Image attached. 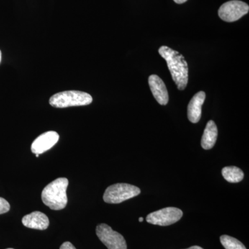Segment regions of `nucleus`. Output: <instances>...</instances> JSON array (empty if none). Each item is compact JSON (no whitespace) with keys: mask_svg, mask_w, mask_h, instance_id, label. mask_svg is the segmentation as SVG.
<instances>
[{"mask_svg":"<svg viewBox=\"0 0 249 249\" xmlns=\"http://www.w3.org/2000/svg\"><path fill=\"white\" fill-rule=\"evenodd\" d=\"M159 53L168 64L172 78L178 89H186L188 82V67L184 57L166 46L160 47Z\"/></svg>","mask_w":249,"mask_h":249,"instance_id":"f257e3e1","label":"nucleus"},{"mask_svg":"<svg viewBox=\"0 0 249 249\" xmlns=\"http://www.w3.org/2000/svg\"><path fill=\"white\" fill-rule=\"evenodd\" d=\"M69 181L60 178L49 183L42 192V200L46 206L53 211L65 209L67 204V189Z\"/></svg>","mask_w":249,"mask_h":249,"instance_id":"f03ea898","label":"nucleus"},{"mask_svg":"<svg viewBox=\"0 0 249 249\" xmlns=\"http://www.w3.org/2000/svg\"><path fill=\"white\" fill-rule=\"evenodd\" d=\"M91 95L80 91H65L54 94L49 100V104L56 108L88 106L92 103Z\"/></svg>","mask_w":249,"mask_h":249,"instance_id":"7ed1b4c3","label":"nucleus"},{"mask_svg":"<svg viewBox=\"0 0 249 249\" xmlns=\"http://www.w3.org/2000/svg\"><path fill=\"white\" fill-rule=\"evenodd\" d=\"M140 188L128 183H116L108 187L105 191L103 200L108 204H120L126 200L138 196Z\"/></svg>","mask_w":249,"mask_h":249,"instance_id":"20e7f679","label":"nucleus"},{"mask_svg":"<svg viewBox=\"0 0 249 249\" xmlns=\"http://www.w3.org/2000/svg\"><path fill=\"white\" fill-rule=\"evenodd\" d=\"M249 6L240 0H231L224 3L218 11V15L222 20L227 22H235L248 14Z\"/></svg>","mask_w":249,"mask_h":249,"instance_id":"39448f33","label":"nucleus"},{"mask_svg":"<svg viewBox=\"0 0 249 249\" xmlns=\"http://www.w3.org/2000/svg\"><path fill=\"white\" fill-rule=\"evenodd\" d=\"M99 240L108 249H127V243L124 236L114 231L107 224H101L96 229Z\"/></svg>","mask_w":249,"mask_h":249,"instance_id":"423d86ee","label":"nucleus"},{"mask_svg":"<svg viewBox=\"0 0 249 249\" xmlns=\"http://www.w3.org/2000/svg\"><path fill=\"white\" fill-rule=\"evenodd\" d=\"M182 216L181 210L175 207H167L149 214L146 221L154 225L166 227L178 222Z\"/></svg>","mask_w":249,"mask_h":249,"instance_id":"0eeeda50","label":"nucleus"},{"mask_svg":"<svg viewBox=\"0 0 249 249\" xmlns=\"http://www.w3.org/2000/svg\"><path fill=\"white\" fill-rule=\"evenodd\" d=\"M59 137V134L54 131H49L41 134L33 142L31 151L35 155L44 153L57 143Z\"/></svg>","mask_w":249,"mask_h":249,"instance_id":"6e6552de","label":"nucleus"},{"mask_svg":"<svg viewBox=\"0 0 249 249\" xmlns=\"http://www.w3.org/2000/svg\"><path fill=\"white\" fill-rule=\"evenodd\" d=\"M148 83L156 101L161 106L168 104L169 101L168 90L161 78L157 75H151L149 77Z\"/></svg>","mask_w":249,"mask_h":249,"instance_id":"1a4fd4ad","label":"nucleus"},{"mask_svg":"<svg viewBox=\"0 0 249 249\" xmlns=\"http://www.w3.org/2000/svg\"><path fill=\"white\" fill-rule=\"evenodd\" d=\"M24 227L37 230H46L49 225L48 217L40 211H35L22 218Z\"/></svg>","mask_w":249,"mask_h":249,"instance_id":"9d476101","label":"nucleus"},{"mask_svg":"<svg viewBox=\"0 0 249 249\" xmlns=\"http://www.w3.org/2000/svg\"><path fill=\"white\" fill-rule=\"evenodd\" d=\"M206 93L204 91L196 93L190 101L188 106V117L193 124H196L200 120L201 107L204 104Z\"/></svg>","mask_w":249,"mask_h":249,"instance_id":"9b49d317","label":"nucleus"},{"mask_svg":"<svg viewBox=\"0 0 249 249\" xmlns=\"http://www.w3.org/2000/svg\"><path fill=\"white\" fill-rule=\"evenodd\" d=\"M218 135L217 127L213 121H209L201 138V147L204 150H211L214 147Z\"/></svg>","mask_w":249,"mask_h":249,"instance_id":"f8f14e48","label":"nucleus"},{"mask_svg":"<svg viewBox=\"0 0 249 249\" xmlns=\"http://www.w3.org/2000/svg\"><path fill=\"white\" fill-rule=\"evenodd\" d=\"M223 178L229 183H239L245 177L243 171L236 166H227L222 170Z\"/></svg>","mask_w":249,"mask_h":249,"instance_id":"ddd939ff","label":"nucleus"},{"mask_svg":"<svg viewBox=\"0 0 249 249\" xmlns=\"http://www.w3.org/2000/svg\"><path fill=\"white\" fill-rule=\"evenodd\" d=\"M220 242L225 249H247L240 241L229 235L221 236Z\"/></svg>","mask_w":249,"mask_h":249,"instance_id":"4468645a","label":"nucleus"},{"mask_svg":"<svg viewBox=\"0 0 249 249\" xmlns=\"http://www.w3.org/2000/svg\"><path fill=\"white\" fill-rule=\"evenodd\" d=\"M10 204L4 198L0 197V214L9 212Z\"/></svg>","mask_w":249,"mask_h":249,"instance_id":"2eb2a0df","label":"nucleus"},{"mask_svg":"<svg viewBox=\"0 0 249 249\" xmlns=\"http://www.w3.org/2000/svg\"><path fill=\"white\" fill-rule=\"evenodd\" d=\"M60 249H76V247H74L71 242H65L60 247Z\"/></svg>","mask_w":249,"mask_h":249,"instance_id":"dca6fc26","label":"nucleus"},{"mask_svg":"<svg viewBox=\"0 0 249 249\" xmlns=\"http://www.w3.org/2000/svg\"><path fill=\"white\" fill-rule=\"evenodd\" d=\"M188 1V0H174L175 2H176L177 4H183V3L186 2V1Z\"/></svg>","mask_w":249,"mask_h":249,"instance_id":"f3484780","label":"nucleus"},{"mask_svg":"<svg viewBox=\"0 0 249 249\" xmlns=\"http://www.w3.org/2000/svg\"><path fill=\"white\" fill-rule=\"evenodd\" d=\"M186 249H204L201 248V247H199V246H193V247H190V248Z\"/></svg>","mask_w":249,"mask_h":249,"instance_id":"a211bd4d","label":"nucleus"},{"mask_svg":"<svg viewBox=\"0 0 249 249\" xmlns=\"http://www.w3.org/2000/svg\"><path fill=\"white\" fill-rule=\"evenodd\" d=\"M139 222H142V221H143V218L140 217V218H139Z\"/></svg>","mask_w":249,"mask_h":249,"instance_id":"6ab92c4d","label":"nucleus"},{"mask_svg":"<svg viewBox=\"0 0 249 249\" xmlns=\"http://www.w3.org/2000/svg\"><path fill=\"white\" fill-rule=\"evenodd\" d=\"M1 51H0V62H1Z\"/></svg>","mask_w":249,"mask_h":249,"instance_id":"aec40b11","label":"nucleus"},{"mask_svg":"<svg viewBox=\"0 0 249 249\" xmlns=\"http://www.w3.org/2000/svg\"><path fill=\"white\" fill-rule=\"evenodd\" d=\"M39 155H36V157H39Z\"/></svg>","mask_w":249,"mask_h":249,"instance_id":"412c9836","label":"nucleus"},{"mask_svg":"<svg viewBox=\"0 0 249 249\" xmlns=\"http://www.w3.org/2000/svg\"></svg>","mask_w":249,"mask_h":249,"instance_id":"4be33fe9","label":"nucleus"}]
</instances>
